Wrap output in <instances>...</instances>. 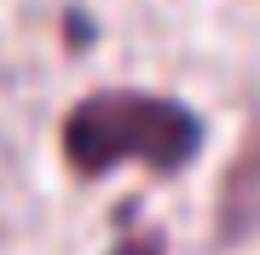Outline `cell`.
<instances>
[{
	"label": "cell",
	"mask_w": 260,
	"mask_h": 255,
	"mask_svg": "<svg viewBox=\"0 0 260 255\" xmlns=\"http://www.w3.org/2000/svg\"><path fill=\"white\" fill-rule=\"evenodd\" d=\"M203 145V128L185 104L156 93H93L64 116V162L99 180L116 162H145L156 174H179Z\"/></svg>",
	"instance_id": "6da1fadb"
},
{
	"label": "cell",
	"mask_w": 260,
	"mask_h": 255,
	"mask_svg": "<svg viewBox=\"0 0 260 255\" xmlns=\"http://www.w3.org/2000/svg\"><path fill=\"white\" fill-rule=\"evenodd\" d=\"M249 226H260V139L225 174V203H220V232L225 238H243Z\"/></svg>",
	"instance_id": "7a4b0ae2"
},
{
	"label": "cell",
	"mask_w": 260,
	"mask_h": 255,
	"mask_svg": "<svg viewBox=\"0 0 260 255\" xmlns=\"http://www.w3.org/2000/svg\"><path fill=\"white\" fill-rule=\"evenodd\" d=\"M116 255H162V232H145V238H127V244H116Z\"/></svg>",
	"instance_id": "3957f363"
}]
</instances>
